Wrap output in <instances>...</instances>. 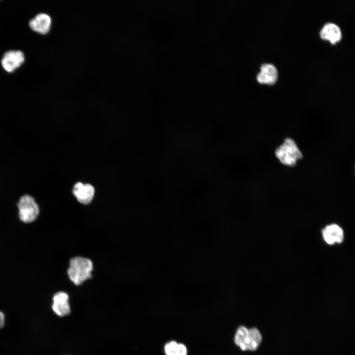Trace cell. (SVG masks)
<instances>
[{"label":"cell","instance_id":"1","mask_svg":"<svg viewBox=\"0 0 355 355\" xmlns=\"http://www.w3.org/2000/svg\"><path fill=\"white\" fill-rule=\"evenodd\" d=\"M275 155L283 165L288 167L296 166L303 158V154L294 140L289 137L284 139L283 143L275 150Z\"/></svg>","mask_w":355,"mask_h":355},{"label":"cell","instance_id":"2","mask_svg":"<svg viewBox=\"0 0 355 355\" xmlns=\"http://www.w3.org/2000/svg\"><path fill=\"white\" fill-rule=\"evenodd\" d=\"M93 269V263L90 259L81 256L74 257L70 261L68 274L72 282L79 285L91 277Z\"/></svg>","mask_w":355,"mask_h":355},{"label":"cell","instance_id":"3","mask_svg":"<svg viewBox=\"0 0 355 355\" xmlns=\"http://www.w3.org/2000/svg\"><path fill=\"white\" fill-rule=\"evenodd\" d=\"M20 219L25 223L34 221L37 217L39 209L34 198L25 194L21 196L17 203Z\"/></svg>","mask_w":355,"mask_h":355},{"label":"cell","instance_id":"4","mask_svg":"<svg viewBox=\"0 0 355 355\" xmlns=\"http://www.w3.org/2000/svg\"><path fill=\"white\" fill-rule=\"evenodd\" d=\"M323 241L328 245L340 244L344 240L345 233L343 228L335 223L325 226L321 231Z\"/></svg>","mask_w":355,"mask_h":355},{"label":"cell","instance_id":"5","mask_svg":"<svg viewBox=\"0 0 355 355\" xmlns=\"http://www.w3.org/2000/svg\"><path fill=\"white\" fill-rule=\"evenodd\" d=\"M24 60V54L21 51H9L4 54L1 60V65L6 71L11 72L19 67Z\"/></svg>","mask_w":355,"mask_h":355},{"label":"cell","instance_id":"6","mask_svg":"<svg viewBox=\"0 0 355 355\" xmlns=\"http://www.w3.org/2000/svg\"><path fill=\"white\" fill-rule=\"evenodd\" d=\"M72 193L79 202L83 204H88L94 197L95 189L90 184H83L78 182L74 184Z\"/></svg>","mask_w":355,"mask_h":355},{"label":"cell","instance_id":"7","mask_svg":"<svg viewBox=\"0 0 355 355\" xmlns=\"http://www.w3.org/2000/svg\"><path fill=\"white\" fill-rule=\"evenodd\" d=\"M68 300L69 296L65 292H58L54 295L52 309L56 314L65 316L70 314L71 309Z\"/></svg>","mask_w":355,"mask_h":355},{"label":"cell","instance_id":"8","mask_svg":"<svg viewBox=\"0 0 355 355\" xmlns=\"http://www.w3.org/2000/svg\"><path fill=\"white\" fill-rule=\"evenodd\" d=\"M278 78V71L275 66L271 64H263L260 71L257 75V80L260 83L273 84Z\"/></svg>","mask_w":355,"mask_h":355},{"label":"cell","instance_id":"9","mask_svg":"<svg viewBox=\"0 0 355 355\" xmlns=\"http://www.w3.org/2000/svg\"><path fill=\"white\" fill-rule=\"evenodd\" d=\"M51 25L50 17L45 13H39L29 22L30 28L41 34H46L50 30Z\"/></svg>","mask_w":355,"mask_h":355},{"label":"cell","instance_id":"10","mask_svg":"<svg viewBox=\"0 0 355 355\" xmlns=\"http://www.w3.org/2000/svg\"><path fill=\"white\" fill-rule=\"evenodd\" d=\"M320 36L321 38L334 44L340 41L342 35L338 26L333 23H327L321 30Z\"/></svg>","mask_w":355,"mask_h":355},{"label":"cell","instance_id":"11","mask_svg":"<svg viewBox=\"0 0 355 355\" xmlns=\"http://www.w3.org/2000/svg\"><path fill=\"white\" fill-rule=\"evenodd\" d=\"M234 341L242 350H247L248 342V329L244 326L239 327L235 336Z\"/></svg>","mask_w":355,"mask_h":355},{"label":"cell","instance_id":"12","mask_svg":"<svg viewBox=\"0 0 355 355\" xmlns=\"http://www.w3.org/2000/svg\"><path fill=\"white\" fill-rule=\"evenodd\" d=\"M262 340L261 335L256 328L248 329V342L247 350L255 351L260 345Z\"/></svg>","mask_w":355,"mask_h":355},{"label":"cell","instance_id":"13","mask_svg":"<svg viewBox=\"0 0 355 355\" xmlns=\"http://www.w3.org/2000/svg\"><path fill=\"white\" fill-rule=\"evenodd\" d=\"M178 343L172 341L167 343L165 346V352L166 355H173Z\"/></svg>","mask_w":355,"mask_h":355},{"label":"cell","instance_id":"14","mask_svg":"<svg viewBox=\"0 0 355 355\" xmlns=\"http://www.w3.org/2000/svg\"><path fill=\"white\" fill-rule=\"evenodd\" d=\"M186 347L182 344H178L173 355H186Z\"/></svg>","mask_w":355,"mask_h":355},{"label":"cell","instance_id":"15","mask_svg":"<svg viewBox=\"0 0 355 355\" xmlns=\"http://www.w3.org/2000/svg\"><path fill=\"white\" fill-rule=\"evenodd\" d=\"M4 324V315L3 313L0 311V328L2 327Z\"/></svg>","mask_w":355,"mask_h":355}]
</instances>
